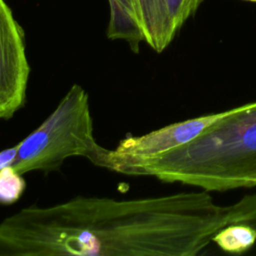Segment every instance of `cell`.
Masks as SVG:
<instances>
[{"label": "cell", "mask_w": 256, "mask_h": 256, "mask_svg": "<svg viewBox=\"0 0 256 256\" xmlns=\"http://www.w3.org/2000/svg\"><path fill=\"white\" fill-rule=\"evenodd\" d=\"M246 195L221 206L209 191L117 200L78 196L29 206L0 222L21 256H195L229 224L253 225Z\"/></svg>", "instance_id": "6da1fadb"}, {"label": "cell", "mask_w": 256, "mask_h": 256, "mask_svg": "<svg viewBox=\"0 0 256 256\" xmlns=\"http://www.w3.org/2000/svg\"><path fill=\"white\" fill-rule=\"evenodd\" d=\"M110 170L206 191L256 186V102L227 111L198 137L164 153L114 160Z\"/></svg>", "instance_id": "7a4b0ae2"}, {"label": "cell", "mask_w": 256, "mask_h": 256, "mask_svg": "<svg viewBox=\"0 0 256 256\" xmlns=\"http://www.w3.org/2000/svg\"><path fill=\"white\" fill-rule=\"evenodd\" d=\"M16 145L10 167L21 175L57 170L73 156L86 157L94 165L109 169L110 149L94 137L89 97L78 84H73L41 125Z\"/></svg>", "instance_id": "3957f363"}, {"label": "cell", "mask_w": 256, "mask_h": 256, "mask_svg": "<svg viewBox=\"0 0 256 256\" xmlns=\"http://www.w3.org/2000/svg\"><path fill=\"white\" fill-rule=\"evenodd\" d=\"M30 74L24 32L0 0V119H10L25 102Z\"/></svg>", "instance_id": "277c9868"}, {"label": "cell", "mask_w": 256, "mask_h": 256, "mask_svg": "<svg viewBox=\"0 0 256 256\" xmlns=\"http://www.w3.org/2000/svg\"><path fill=\"white\" fill-rule=\"evenodd\" d=\"M227 111L176 122L147 134L127 136L114 150H109V170L114 160L150 157L185 145L225 116Z\"/></svg>", "instance_id": "5b68a950"}, {"label": "cell", "mask_w": 256, "mask_h": 256, "mask_svg": "<svg viewBox=\"0 0 256 256\" xmlns=\"http://www.w3.org/2000/svg\"><path fill=\"white\" fill-rule=\"evenodd\" d=\"M204 0H128L144 41L160 53Z\"/></svg>", "instance_id": "8992f818"}, {"label": "cell", "mask_w": 256, "mask_h": 256, "mask_svg": "<svg viewBox=\"0 0 256 256\" xmlns=\"http://www.w3.org/2000/svg\"><path fill=\"white\" fill-rule=\"evenodd\" d=\"M110 5V20L107 37L112 40H125L131 50L139 52L140 43L144 41L143 34L137 25L128 0H108Z\"/></svg>", "instance_id": "52a82bcc"}, {"label": "cell", "mask_w": 256, "mask_h": 256, "mask_svg": "<svg viewBox=\"0 0 256 256\" xmlns=\"http://www.w3.org/2000/svg\"><path fill=\"white\" fill-rule=\"evenodd\" d=\"M212 241L225 252L244 253L256 243V229L247 224H229L221 228Z\"/></svg>", "instance_id": "ba28073f"}, {"label": "cell", "mask_w": 256, "mask_h": 256, "mask_svg": "<svg viewBox=\"0 0 256 256\" xmlns=\"http://www.w3.org/2000/svg\"><path fill=\"white\" fill-rule=\"evenodd\" d=\"M26 183L10 165L0 170V203L12 204L22 196Z\"/></svg>", "instance_id": "9c48e42d"}, {"label": "cell", "mask_w": 256, "mask_h": 256, "mask_svg": "<svg viewBox=\"0 0 256 256\" xmlns=\"http://www.w3.org/2000/svg\"><path fill=\"white\" fill-rule=\"evenodd\" d=\"M0 256H21L19 247L0 231Z\"/></svg>", "instance_id": "30bf717a"}, {"label": "cell", "mask_w": 256, "mask_h": 256, "mask_svg": "<svg viewBox=\"0 0 256 256\" xmlns=\"http://www.w3.org/2000/svg\"><path fill=\"white\" fill-rule=\"evenodd\" d=\"M16 150H17V145H14L12 147H9L0 151V170L11 165V163L15 158Z\"/></svg>", "instance_id": "8fae6325"}, {"label": "cell", "mask_w": 256, "mask_h": 256, "mask_svg": "<svg viewBox=\"0 0 256 256\" xmlns=\"http://www.w3.org/2000/svg\"><path fill=\"white\" fill-rule=\"evenodd\" d=\"M246 1H251V2H256V0H246Z\"/></svg>", "instance_id": "7c38bea8"}]
</instances>
